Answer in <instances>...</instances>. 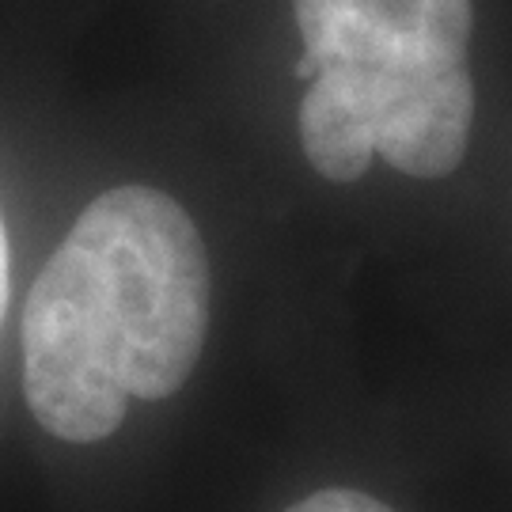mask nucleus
Returning a JSON list of instances; mask_svg holds the SVG:
<instances>
[{
	"instance_id": "7ed1b4c3",
	"label": "nucleus",
	"mask_w": 512,
	"mask_h": 512,
	"mask_svg": "<svg viewBox=\"0 0 512 512\" xmlns=\"http://www.w3.org/2000/svg\"><path fill=\"white\" fill-rule=\"evenodd\" d=\"M285 512H395V509H387L384 501L357 494V490H319V494L296 501L293 509Z\"/></svg>"
},
{
	"instance_id": "f257e3e1",
	"label": "nucleus",
	"mask_w": 512,
	"mask_h": 512,
	"mask_svg": "<svg viewBox=\"0 0 512 512\" xmlns=\"http://www.w3.org/2000/svg\"><path fill=\"white\" fill-rule=\"evenodd\" d=\"M209 330V255L164 190L99 194L38 274L23 315L27 403L46 433L110 437L129 399L190 380Z\"/></svg>"
},
{
	"instance_id": "f03ea898",
	"label": "nucleus",
	"mask_w": 512,
	"mask_h": 512,
	"mask_svg": "<svg viewBox=\"0 0 512 512\" xmlns=\"http://www.w3.org/2000/svg\"><path fill=\"white\" fill-rule=\"evenodd\" d=\"M304 35L300 145L330 183L372 156L410 179L452 175L471 141V0H293Z\"/></svg>"
},
{
	"instance_id": "20e7f679",
	"label": "nucleus",
	"mask_w": 512,
	"mask_h": 512,
	"mask_svg": "<svg viewBox=\"0 0 512 512\" xmlns=\"http://www.w3.org/2000/svg\"><path fill=\"white\" fill-rule=\"evenodd\" d=\"M8 308V236H4V217H0V323Z\"/></svg>"
}]
</instances>
